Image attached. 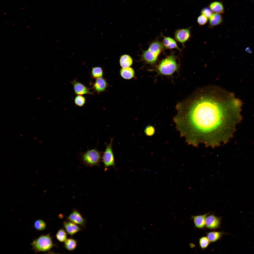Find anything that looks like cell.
Masks as SVG:
<instances>
[{"label":"cell","instance_id":"1","mask_svg":"<svg viewBox=\"0 0 254 254\" xmlns=\"http://www.w3.org/2000/svg\"><path fill=\"white\" fill-rule=\"evenodd\" d=\"M202 96L190 102L178 103L174 121L188 144L214 147L229 138V120L234 106L230 100L223 101L212 95Z\"/></svg>","mask_w":254,"mask_h":254},{"label":"cell","instance_id":"2","mask_svg":"<svg viewBox=\"0 0 254 254\" xmlns=\"http://www.w3.org/2000/svg\"><path fill=\"white\" fill-rule=\"evenodd\" d=\"M165 48L162 42L158 39L152 41L148 48L143 51L141 55V60L151 65L155 64L160 53Z\"/></svg>","mask_w":254,"mask_h":254},{"label":"cell","instance_id":"3","mask_svg":"<svg viewBox=\"0 0 254 254\" xmlns=\"http://www.w3.org/2000/svg\"><path fill=\"white\" fill-rule=\"evenodd\" d=\"M177 57L173 52L161 60L156 66L155 70L161 75H170L179 69V65L177 61Z\"/></svg>","mask_w":254,"mask_h":254},{"label":"cell","instance_id":"4","mask_svg":"<svg viewBox=\"0 0 254 254\" xmlns=\"http://www.w3.org/2000/svg\"><path fill=\"white\" fill-rule=\"evenodd\" d=\"M31 245L36 253L40 252H45L50 250L54 246L50 234L41 235L34 239Z\"/></svg>","mask_w":254,"mask_h":254},{"label":"cell","instance_id":"5","mask_svg":"<svg viewBox=\"0 0 254 254\" xmlns=\"http://www.w3.org/2000/svg\"><path fill=\"white\" fill-rule=\"evenodd\" d=\"M83 163L88 167L99 166L102 158L101 152L96 148L88 150L80 154Z\"/></svg>","mask_w":254,"mask_h":254},{"label":"cell","instance_id":"6","mask_svg":"<svg viewBox=\"0 0 254 254\" xmlns=\"http://www.w3.org/2000/svg\"><path fill=\"white\" fill-rule=\"evenodd\" d=\"M113 138L111 139L110 143L107 145L105 150L102 156V160L105 169L109 167H115V159L112 150Z\"/></svg>","mask_w":254,"mask_h":254},{"label":"cell","instance_id":"7","mask_svg":"<svg viewBox=\"0 0 254 254\" xmlns=\"http://www.w3.org/2000/svg\"><path fill=\"white\" fill-rule=\"evenodd\" d=\"M191 27L186 28L179 29L175 32V38L177 41L180 43L183 48L185 47V43L190 39L191 36Z\"/></svg>","mask_w":254,"mask_h":254},{"label":"cell","instance_id":"8","mask_svg":"<svg viewBox=\"0 0 254 254\" xmlns=\"http://www.w3.org/2000/svg\"><path fill=\"white\" fill-rule=\"evenodd\" d=\"M221 218L213 214L207 217L205 220V226L207 228L215 229L219 227L221 223Z\"/></svg>","mask_w":254,"mask_h":254},{"label":"cell","instance_id":"9","mask_svg":"<svg viewBox=\"0 0 254 254\" xmlns=\"http://www.w3.org/2000/svg\"><path fill=\"white\" fill-rule=\"evenodd\" d=\"M68 220L80 226H84L85 221L82 214L76 210H73L68 216Z\"/></svg>","mask_w":254,"mask_h":254},{"label":"cell","instance_id":"10","mask_svg":"<svg viewBox=\"0 0 254 254\" xmlns=\"http://www.w3.org/2000/svg\"><path fill=\"white\" fill-rule=\"evenodd\" d=\"M72 85L75 92L77 95H83L85 94H92L93 93L87 87L83 84L78 82L75 79L71 82Z\"/></svg>","mask_w":254,"mask_h":254},{"label":"cell","instance_id":"11","mask_svg":"<svg viewBox=\"0 0 254 254\" xmlns=\"http://www.w3.org/2000/svg\"><path fill=\"white\" fill-rule=\"evenodd\" d=\"M63 225L65 231L70 235H73L81 230L79 225L69 220L64 222Z\"/></svg>","mask_w":254,"mask_h":254},{"label":"cell","instance_id":"12","mask_svg":"<svg viewBox=\"0 0 254 254\" xmlns=\"http://www.w3.org/2000/svg\"><path fill=\"white\" fill-rule=\"evenodd\" d=\"M161 36L163 38L162 43L165 48H175L181 51V49L179 48L176 42L174 39L169 37L164 36L162 34Z\"/></svg>","mask_w":254,"mask_h":254},{"label":"cell","instance_id":"13","mask_svg":"<svg viewBox=\"0 0 254 254\" xmlns=\"http://www.w3.org/2000/svg\"><path fill=\"white\" fill-rule=\"evenodd\" d=\"M107 86V83L105 79L101 77L96 79L93 84L92 88L98 93L105 90Z\"/></svg>","mask_w":254,"mask_h":254},{"label":"cell","instance_id":"14","mask_svg":"<svg viewBox=\"0 0 254 254\" xmlns=\"http://www.w3.org/2000/svg\"><path fill=\"white\" fill-rule=\"evenodd\" d=\"M210 213L202 215L193 216L191 218L193 220L196 227L199 229H203L205 226V220L207 216Z\"/></svg>","mask_w":254,"mask_h":254},{"label":"cell","instance_id":"15","mask_svg":"<svg viewBox=\"0 0 254 254\" xmlns=\"http://www.w3.org/2000/svg\"><path fill=\"white\" fill-rule=\"evenodd\" d=\"M223 20L221 15L219 14H213L209 18V26L212 28L221 24Z\"/></svg>","mask_w":254,"mask_h":254},{"label":"cell","instance_id":"16","mask_svg":"<svg viewBox=\"0 0 254 254\" xmlns=\"http://www.w3.org/2000/svg\"><path fill=\"white\" fill-rule=\"evenodd\" d=\"M120 74L121 76L126 79H130L133 78L135 75L134 70L129 67L123 68L120 70Z\"/></svg>","mask_w":254,"mask_h":254},{"label":"cell","instance_id":"17","mask_svg":"<svg viewBox=\"0 0 254 254\" xmlns=\"http://www.w3.org/2000/svg\"><path fill=\"white\" fill-rule=\"evenodd\" d=\"M133 62L132 58L128 55H123L120 57L119 63L122 68L129 67L132 65Z\"/></svg>","mask_w":254,"mask_h":254},{"label":"cell","instance_id":"18","mask_svg":"<svg viewBox=\"0 0 254 254\" xmlns=\"http://www.w3.org/2000/svg\"><path fill=\"white\" fill-rule=\"evenodd\" d=\"M225 233L222 232H211L207 234V237L210 242H214L220 239Z\"/></svg>","mask_w":254,"mask_h":254},{"label":"cell","instance_id":"19","mask_svg":"<svg viewBox=\"0 0 254 254\" xmlns=\"http://www.w3.org/2000/svg\"><path fill=\"white\" fill-rule=\"evenodd\" d=\"M210 7L211 10L216 13H222L224 12V8L222 4L220 2H215L212 3Z\"/></svg>","mask_w":254,"mask_h":254},{"label":"cell","instance_id":"20","mask_svg":"<svg viewBox=\"0 0 254 254\" xmlns=\"http://www.w3.org/2000/svg\"><path fill=\"white\" fill-rule=\"evenodd\" d=\"M77 245V241L75 239L72 238L67 239L65 241L64 246L69 251L74 250Z\"/></svg>","mask_w":254,"mask_h":254},{"label":"cell","instance_id":"21","mask_svg":"<svg viewBox=\"0 0 254 254\" xmlns=\"http://www.w3.org/2000/svg\"><path fill=\"white\" fill-rule=\"evenodd\" d=\"M91 75L92 78H98L102 77L103 74L102 68L100 67H96L92 68Z\"/></svg>","mask_w":254,"mask_h":254},{"label":"cell","instance_id":"22","mask_svg":"<svg viewBox=\"0 0 254 254\" xmlns=\"http://www.w3.org/2000/svg\"><path fill=\"white\" fill-rule=\"evenodd\" d=\"M35 228L39 231H42L45 229L46 226V223L43 220L39 219L36 220L34 224Z\"/></svg>","mask_w":254,"mask_h":254},{"label":"cell","instance_id":"23","mask_svg":"<svg viewBox=\"0 0 254 254\" xmlns=\"http://www.w3.org/2000/svg\"><path fill=\"white\" fill-rule=\"evenodd\" d=\"M56 236L57 239L61 242H65L67 239V233L63 229H60L56 233Z\"/></svg>","mask_w":254,"mask_h":254},{"label":"cell","instance_id":"24","mask_svg":"<svg viewBox=\"0 0 254 254\" xmlns=\"http://www.w3.org/2000/svg\"><path fill=\"white\" fill-rule=\"evenodd\" d=\"M74 102L75 104L79 107L83 106L86 102L85 97L81 95H78L75 97Z\"/></svg>","mask_w":254,"mask_h":254},{"label":"cell","instance_id":"25","mask_svg":"<svg viewBox=\"0 0 254 254\" xmlns=\"http://www.w3.org/2000/svg\"><path fill=\"white\" fill-rule=\"evenodd\" d=\"M210 242L207 237H202L199 240V245L202 249H204L206 248Z\"/></svg>","mask_w":254,"mask_h":254},{"label":"cell","instance_id":"26","mask_svg":"<svg viewBox=\"0 0 254 254\" xmlns=\"http://www.w3.org/2000/svg\"><path fill=\"white\" fill-rule=\"evenodd\" d=\"M144 132L147 136H151L153 135L155 133V129L154 127L151 126H148L146 127Z\"/></svg>","mask_w":254,"mask_h":254},{"label":"cell","instance_id":"27","mask_svg":"<svg viewBox=\"0 0 254 254\" xmlns=\"http://www.w3.org/2000/svg\"><path fill=\"white\" fill-rule=\"evenodd\" d=\"M207 18L204 15H202L198 18L197 22L199 24L202 25L206 24L208 21Z\"/></svg>","mask_w":254,"mask_h":254},{"label":"cell","instance_id":"28","mask_svg":"<svg viewBox=\"0 0 254 254\" xmlns=\"http://www.w3.org/2000/svg\"><path fill=\"white\" fill-rule=\"evenodd\" d=\"M201 14L206 16L207 18H209L213 14L211 9L208 8H206L202 10Z\"/></svg>","mask_w":254,"mask_h":254},{"label":"cell","instance_id":"29","mask_svg":"<svg viewBox=\"0 0 254 254\" xmlns=\"http://www.w3.org/2000/svg\"><path fill=\"white\" fill-rule=\"evenodd\" d=\"M245 51L248 53H250L252 52L251 50L249 47L247 48L246 49Z\"/></svg>","mask_w":254,"mask_h":254}]
</instances>
